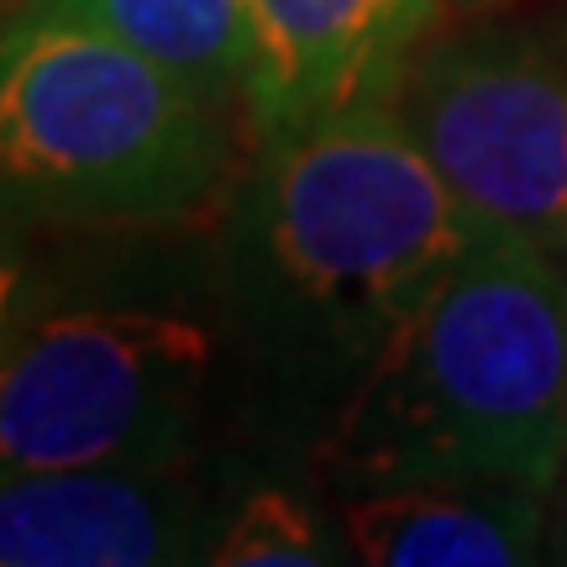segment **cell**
Instances as JSON below:
<instances>
[{
  "label": "cell",
  "mask_w": 567,
  "mask_h": 567,
  "mask_svg": "<svg viewBox=\"0 0 567 567\" xmlns=\"http://www.w3.org/2000/svg\"><path fill=\"white\" fill-rule=\"evenodd\" d=\"M326 457L373 484L551 488L567 463V264L499 231L446 268L384 321Z\"/></svg>",
  "instance_id": "6da1fadb"
},
{
  "label": "cell",
  "mask_w": 567,
  "mask_h": 567,
  "mask_svg": "<svg viewBox=\"0 0 567 567\" xmlns=\"http://www.w3.org/2000/svg\"><path fill=\"white\" fill-rule=\"evenodd\" d=\"M221 111L101 27L32 6L0 27V200L174 221L221 195Z\"/></svg>",
  "instance_id": "7a4b0ae2"
},
{
  "label": "cell",
  "mask_w": 567,
  "mask_h": 567,
  "mask_svg": "<svg viewBox=\"0 0 567 567\" xmlns=\"http://www.w3.org/2000/svg\"><path fill=\"white\" fill-rule=\"evenodd\" d=\"M268 252L305 300L384 326L499 237L452 189L394 101L347 105L279 142Z\"/></svg>",
  "instance_id": "3957f363"
},
{
  "label": "cell",
  "mask_w": 567,
  "mask_h": 567,
  "mask_svg": "<svg viewBox=\"0 0 567 567\" xmlns=\"http://www.w3.org/2000/svg\"><path fill=\"white\" fill-rule=\"evenodd\" d=\"M210 331L163 310H63L0 358V473L158 467L210 379Z\"/></svg>",
  "instance_id": "277c9868"
},
{
  "label": "cell",
  "mask_w": 567,
  "mask_h": 567,
  "mask_svg": "<svg viewBox=\"0 0 567 567\" xmlns=\"http://www.w3.org/2000/svg\"><path fill=\"white\" fill-rule=\"evenodd\" d=\"M394 105L488 226L567 264V48L457 42L405 69Z\"/></svg>",
  "instance_id": "5b68a950"
},
{
  "label": "cell",
  "mask_w": 567,
  "mask_h": 567,
  "mask_svg": "<svg viewBox=\"0 0 567 567\" xmlns=\"http://www.w3.org/2000/svg\"><path fill=\"white\" fill-rule=\"evenodd\" d=\"M442 0H247V116L289 137L405 80Z\"/></svg>",
  "instance_id": "8992f818"
},
{
  "label": "cell",
  "mask_w": 567,
  "mask_h": 567,
  "mask_svg": "<svg viewBox=\"0 0 567 567\" xmlns=\"http://www.w3.org/2000/svg\"><path fill=\"white\" fill-rule=\"evenodd\" d=\"M184 542V494L142 467L0 473V567H153Z\"/></svg>",
  "instance_id": "52a82bcc"
},
{
  "label": "cell",
  "mask_w": 567,
  "mask_h": 567,
  "mask_svg": "<svg viewBox=\"0 0 567 567\" xmlns=\"http://www.w3.org/2000/svg\"><path fill=\"white\" fill-rule=\"evenodd\" d=\"M542 494L505 478L389 484L342 509V542L368 567H515L542 542Z\"/></svg>",
  "instance_id": "ba28073f"
},
{
  "label": "cell",
  "mask_w": 567,
  "mask_h": 567,
  "mask_svg": "<svg viewBox=\"0 0 567 567\" xmlns=\"http://www.w3.org/2000/svg\"><path fill=\"white\" fill-rule=\"evenodd\" d=\"M38 6L122 38L216 111L231 101H243L247 111V63H252L247 0H38Z\"/></svg>",
  "instance_id": "9c48e42d"
},
{
  "label": "cell",
  "mask_w": 567,
  "mask_h": 567,
  "mask_svg": "<svg viewBox=\"0 0 567 567\" xmlns=\"http://www.w3.org/2000/svg\"><path fill=\"white\" fill-rule=\"evenodd\" d=\"M216 567H321L337 557L321 520L284 488H258L226 520L216 547L205 551Z\"/></svg>",
  "instance_id": "30bf717a"
},
{
  "label": "cell",
  "mask_w": 567,
  "mask_h": 567,
  "mask_svg": "<svg viewBox=\"0 0 567 567\" xmlns=\"http://www.w3.org/2000/svg\"><path fill=\"white\" fill-rule=\"evenodd\" d=\"M17 300H21V268L17 258L0 247V358L11 347V316H17Z\"/></svg>",
  "instance_id": "8fae6325"
},
{
  "label": "cell",
  "mask_w": 567,
  "mask_h": 567,
  "mask_svg": "<svg viewBox=\"0 0 567 567\" xmlns=\"http://www.w3.org/2000/svg\"><path fill=\"white\" fill-rule=\"evenodd\" d=\"M452 6H463V11H488V6H499V0H452Z\"/></svg>",
  "instance_id": "7c38bea8"
},
{
  "label": "cell",
  "mask_w": 567,
  "mask_h": 567,
  "mask_svg": "<svg viewBox=\"0 0 567 567\" xmlns=\"http://www.w3.org/2000/svg\"><path fill=\"white\" fill-rule=\"evenodd\" d=\"M563 48H567V32H563Z\"/></svg>",
  "instance_id": "4fadbf2b"
}]
</instances>
